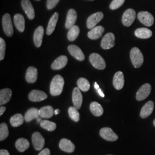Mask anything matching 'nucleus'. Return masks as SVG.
Masks as SVG:
<instances>
[{
  "instance_id": "obj_1",
  "label": "nucleus",
  "mask_w": 155,
  "mask_h": 155,
  "mask_svg": "<svg viewBox=\"0 0 155 155\" xmlns=\"http://www.w3.org/2000/svg\"><path fill=\"white\" fill-rule=\"evenodd\" d=\"M64 81L63 78L60 75H56L53 78L50 84V93L53 96H58L61 94Z\"/></svg>"
},
{
  "instance_id": "obj_2",
  "label": "nucleus",
  "mask_w": 155,
  "mask_h": 155,
  "mask_svg": "<svg viewBox=\"0 0 155 155\" xmlns=\"http://www.w3.org/2000/svg\"><path fill=\"white\" fill-rule=\"evenodd\" d=\"M130 60L133 66L135 68H140L143 64L144 56L137 47L133 48L130 52Z\"/></svg>"
},
{
  "instance_id": "obj_3",
  "label": "nucleus",
  "mask_w": 155,
  "mask_h": 155,
  "mask_svg": "<svg viewBox=\"0 0 155 155\" xmlns=\"http://www.w3.org/2000/svg\"><path fill=\"white\" fill-rule=\"evenodd\" d=\"M89 61L92 66L98 70H104L106 68L105 60L98 54H91L89 56Z\"/></svg>"
},
{
  "instance_id": "obj_4",
  "label": "nucleus",
  "mask_w": 155,
  "mask_h": 155,
  "mask_svg": "<svg viewBox=\"0 0 155 155\" xmlns=\"http://www.w3.org/2000/svg\"><path fill=\"white\" fill-rule=\"evenodd\" d=\"M2 27L6 35L9 37H12L13 35V28L11 17L8 13L5 14L2 17Z\"/></svg>"
},
{
  "instance_id": "obj_5",
  "label": "nucleus",
  "mask_w": 155,
  "mask_h": 155,
  "mask_svg": "<svg viewBox=\"0 0 155 155\" xmlns=\"http://www.w3.org/2000/svg\"><path fill=\"white\" fill-rule=\"evenodd\" d=\"M136 17V12L133 9H128L123 14L122 17V24L125 27L132 25Z\"/></svg>"
},
{
  "instance_id": "obj_6",
  "label": "nucleus",
  "mask_w": 155,
  "mask_h": 155,
  "mask_svg": "<svg viewBox=\"0 0 155 155\" xmlns=\"http://www.w3.org/2000/svg\"><path fill=\"white\" fill-rule=\"evenodd\" d=\"M139 21L144 25L151 27L154 22V17L151 13L148 12H140L137 14Z\"/></svg>"
},
{
  "instance_id": "obj_7",
  "label": "nucleus",
  "mask_w": 155,
  "mask_h": 155,
  "mask_svg": "<svg viewBox=\"0 0 155 155\" xmlns=\"http://www.w3.org/2000/svg\"><path fill=\"white\" fill-rule=\"evenodd\" d=\"M101 137L108 141H115L118 139L117 134L110 127H102L100 131Z\"/></svg>"
},
{
  "instance_id": "obj_8",
  "label": "nucleus",
  "mask_w": 155,
  "mask_h": 155,
  "mask_svg": "<svg viewBox=\"0 0 155 155\" xmlns=\"http://www.w3.org/2000/svg\"><path fill=\"white\" fill-rule=\"evenodd\" d=\"M101 47L104 50H109L115 45V36L113 33L106 34L102 39Z\"/></svg>"
},
{
  "instance_id": "obj_9",
  "label": "nucleus",
  "mask_w": 155,
  "mask_h": 155,
  "mask_svg": "<svg viewBox=\"0 0 155 155\" xmlns=\"http://www.w3.org/2000/svg\"><path fill=\"white\" fill-rule=\"evenodd\" d=\"M151 92V86L149 83H145L140 87L138 90L136 98L138 101H142L145 100Z\"/></svg>"
},
{
  "instance_id": "obj_10",
  "label": "nucleus",
  "mask_w": 155,
  "mask_h": 155,
  "mask_svg": "<svg viewBox=\"0 0 155 155\" xmlns=\"http://www.w3.org/2000/svg\"><path fill=\"white\" fill-rule=\"evenodd\" d=\"M104 18V13L101 12L95 13L88 17L86 22V25L88 29H92L97 25V24Z\"/></svg>"
},
{
  "instance_id": "obj_11",
  "label": "nucleus",
  "mask_w": 155,
  "mask_h": 155,
  "mask_svg": "<svg viewBox=\"0 0 155 155\" xmlns=\"http://www.w3.org/2000/svg\"><path fill=\"white\" fill-rule=\"evenodd\" d=\"M32 141L35 149L36 150H41L44 148L45 140L41 134L38 132L33 133L32 136Z\"/></svg>"
},
{
  "instance_id": "obj_12",
  "label": "nucleus",
  "mask_w": 155,
  "mask_h": 155,
  "mask_svg": "<svg viewBox=\"0 0 155 155\" xmlns=\"http://www.w3.org/2000/svg\"><path fill=\"white\" fill-rule=\"evenodd\" d=\"M68 50L70 54L74 58L79 61H83L85 56L81 49L75 45H70L68 47Z\"/></svg>"
},
{
  "instance_id": "obj_13",
  "label": "nucleus",
  "mask_w": 155,
  "mask_h": 155,
  "mask_svg": "<svg viewBox=\"0 0 155 155\" xmlns=\"http://www.w3.org/2000/svg\"><path fill=\"white\" fill-rule=\"evenodd\" d=\"M72 103L74 107H75L77 109H80L82 102L83 97L81 92V90L78 87H75L72 91Z\"/></svg>"
},
{
  "instance_id": "obj_14",
  "label": "nucleus",
  "mask_w": 155,
  "mask_h": 155,
  "mask_svg": "<svg viewBox=\"0 0 155 155\" xmlns=\"http://www.w3.org/2000/svg\"><path fill=\"white\" fill-rule=\"evenodd\" d=\"M47 95L43 91L33 90L29 94V100L32 102H40L47 99Z\"/></svg>"
},
{
  "instance_id": "obj_15",
  "label": "nucleus",
  "mask_w": 155,
  "mask_h": 155,
  "mask_svg": "<svg viewBox=\"0 0 155 155\" xmlns=\"http://www.w3.org/2000/svg\"><path fill=\"white\" fill-rule=\"evenodd\" d=\"M22 9L26 13L29 19L33 20L35 17V13L33 6L29 0H21Z\"/></svg>"
},
{
  "instance_id": "obj_16",
  "label": "nucleus",
  "mask_w": 155,
  "mask_h": 155,
  "mask_svg": "<svg viewBox=\"0 0 155 155\" xmlns=\"http://www.w3.org/2000/svg\"><path fill=\"white\" fill-rule=\"evenodd\" d=\"M125 83V79L124 74L121 71L117 72L113 80V84L114 88L117 90H120L124 87Z\"/></svg>"
},
{
  "instance_id": "obj_17",
  "label": "nucleus",
  "mask_w": 155,
  "mask_h": 155,
  "mask_svg": "<svg viewBox=\"0 0 155 155\" xmlns=\"http://www.w3.org/2000/svg\"><path fill=\"white\" fill-rule=\"evenodd\" d=\"M77 19V12L74 9H70L67 15L66 21L65 24V27L67 29H70L72 26L75 25Z\"/></svg>"
},
{
  "instance_id": "obj_18",
  "label": "nucleus",
  "mask_w": 155,
  "mask_h": 155,
  "mask_svg": "<svg viewBox=\"0 0 155 155\" xmlns=\"http://www.w3.org/2000/svg\"><path fill=\"white\" fill-rule=\"evenodd\" d=\"M68 63V58L66 56L61 55L56 59L51 65V68L54 70H61L66 66Z\"/></svg>"
},
{
  "instance_id": "obj_19",
  "label": "nucleus",
  "mask_w": 155,
  "mask_h": 155,
  "mask_svg": "<svg viewBox=\"0 0 155 155\" xmlns=\"http://www.w3.org/2000/svg\"><path fill=\"white\" fill-rule=\"evenodd\" d=\"M154 109V102L152 101L147 102L144 105L140 111V116L142 118H146L150 116Z\"/></svg>"
},
{
  "instance_id": "obj_20",
  "label": "nucleus",
  "mask_w": 155,
  "mask_h": 155,
  "mask_svg": "<svg viewBox=\"0 0 155 155\" xmlns=\"http://www.w3.org/2000/svg\"><path fill=\"white\" fill-rule=\"evenodd\" d=\"M44 36V28L42 26H39L36 29L33 35V41L36 47L39 48L42 44Z\"/></svg>"
},
{
  "instance_id": "obj_21",
  "label": "nucleus",
  "mask_w": 155,
  "mask_h": 155,
  "mask_svg": "<svg viewBox=\"0 0 155 155\" xmlns=\"http://www.w3.org/2000/svg\"><path fill=\"white\" fill-rule=\"evenodd\" d=\"M38 72L37 68L34 67H29L26 72L25 79L28 83H35L38 79Z\"/></svg>"
},
{
  "instance_id": "obj_22",
  "label": "nucleus",
  "mask_w": 155,
  "mask_h": 155,
  "mask_svg": "<svg viewBox=\"0 0 155 155\" xmlns=\"http://www.w3.org/2000/svg\"><path fill=\"white\" fill-rule=\"evenodd\" d=\"M59 148L61 150L67 153H72L75 149L74 144L67 139H61L59 143Z\"/></svg>"
},
{
  "instance_id": "obj_23",
  "label": "nucleus",
  "mask_w": 155,
  "mask_h": 155,
  "mask_svg": "<svg viewBox=\"0 0 155 155\" xmlns=\"http://www.w3.org/2000/svg\"><path fill=\"white\" fill-rule=\"evenodd\" d=\"M104 28L102 26H97L91 29L88 32V37L91 40H97L100 38L104 32Z\"/></svg>"
},
{
  "instance_id": "obj_24",
  "label": "nucleus",
  "mask_w": 155,
  "mask_h": 155,
  "mask_svg": "<svg viewBox=\"0 0 155 155\" xmlns=\"http://www.w3.org/2000/svg\"><path fill=\"white\" fill-rule=\"evenodd\" d=\"M13 21L17 30L20 32H23L25 30V19L22 15L16 14L14 16Z\"/></svg>"
},
{
  "instance_id": "obj_25",
  "label": "nucleus",
  "mask_w": 155,
  "mask_h": 155,
  "mask_svg": "<svg viewBox=\"0 0 155 155\" xmlns=\"http://www.w3.org/2000/svg\"><path fill=\"white\" fill-rule=\"evenodd\" d=\"M12 91L10 89H4L0 91V105L7 104L12 98Z\"/></svg>"
},
{
  "instance_id": "obj_26",
  "label": "nucleus",
  "mask_w": 155,
  "mask_h": 155,
  "mask_svg": "<svg viewBox=\"0 0 155 155\" xmlns=\"http://www.w3.org/2000/svg\"><path fill=\"white\" fill-rule=\"evenodd\" d=\"M59 18V13L58 12H55L50 18V21L48 22L46 33L48 35H51L55 30V28L58 22Z\"/></svg>"
},
{
  "instance_id": "obj_27",
  "label": "nucleus",
  "mask_w": 155,
  "mask_h": 155,
  "mask_svg": "<svg viewBox=\"0 0 155 155\" xmlns=\"http://www.w3.org/2000/svg\"><path fill=\"white\" fill-rule=\"evenodd\" d=\"M134 34L140 39H149L152 35V32L148 28H140L135 31Z\"/></svg>"
},
{
  "instance_id": "obj_28",
  "label": "nucleus",
  "mask_w": 155,
  "mask_h": 155,
  "mask_svg": "<svg viewBox=\"0 0 155 155\" xmlns=\"http://www.w3.org/2000/svg\"><path fill=\"white\" fill-rule=\"evenodd\" d=\"M39 110L37 108H31L27 111L25 114V120L26 122H29L32 121L35 119H37L39 118Z\"/></svg>"
},
{
  "instance_id": "obj_29",
  "label": "nucleus",
  "mask_w": 155,
  "mask_h": 155,
  "mask_svg": "<svg viewBox=\"0 0 155 155\" xmlns=\"http://www.w3.org/2000/svg\"><path fill=\"white\" fill-rule=\"evenodd\" d=\"M54 110L51 106H45L39 109V115L41 118H50L53 116Z\"/></svg>"
},
{
  "instance_id": "obj_30",
  "label": "nucleus",
  "mask_w": 155,
  "mask_h": 155,
  "mask_svg": "<svg viewBox=\"0 0 155 155\" xmlns=\"http://www.w3.org/2000/svg\"><path fill=\"white\" fill-rule=\"evenodd\" d=\"M90 109L94 116H101L104 113V109L99 103L93 102L90 105Z\"/></svg>"
},
{
  "instance_id": "obj_31",
  "label": "nucleus",
  "mask_w": 155,
  "mask_h": 155,
  "mask_svg": "<svg viewBox=\"0 0 155 155\" xmlns=\"http://www.w3.org/2000/svg\"><path fill=\"white\" fill-rule=\"evenodd\" d=\"M15 145L17 150L21 152H23L29 148V143L27 139L20 138L17 140Z\"/></svg>"
},
{
  "instance_id": "obj_32",
  "label": "nucleus",
  "mask_w": 155,
  "mask_h": 155,
  "mask_svg": "<svg viewBox=\"0 0 155 155\" xmlns=\"http://www.w3.org/2000/svg\"><path fill=\"white\" fill-rule=\"evenodd\" d=\"M25 120V118L21 114H16L12 117L10 119V122L13 127H18L21 125Z\"/></svg>"
},
{
  "instance_id": "obj_33",
  "label": "nucleus",
  "mask_w": 155,
  "mask_h": 155,
  "mask_svg": "<svg viewBox=\"0 0 155 155\" xmlns=\"http://www.w3.org/2000/svg\"><path fill=\"white\" fill-rule=\"evenodd\" d=\"M77 85L78 87L84 92L88 91L90 88L89 81L84 78H81L78 80Z\"/></svg>"
},
{
  "instance_id": "obj_34",
  "label": "nucleus",
  "mask_w": 155,
  "mask_h": 155,
  "mask_svg": "<svg viewBox=\"0 0 155 155\" xmlns=\"http://www.w3.org/2000/svg\"><path fill=\"white\" fill-rule=\"evenodd\" d=\"M80 29L77 25H74L71 28L69 29L67 33V38L70 41H74L77 39L79 35Z\"/></svg>"
},
{
  "instance_id": "obj_35",
  "label": "nucleus",
  "mask_w": 155,
  "mask_h": 155,
  "mask_svg": "<svg viewBox=\"0 0 155 155\" xmlns=\"http://www.w3.org/2000/svg\"><path fill=\"white\" fill-rule=\"evenodd\" d=\"M40 127L46 129L49 132L54 131L56 128V124L55 122H51L48 120H43L40 122Z\"/></svg>"
},
{
  "instance_id": "obj_36",
  "label": "nucleus",
  "mask_w": 155,
  "mask_h": 155,
  "mask_svg": "<svg viewBox=\"0 0 155 155\" xmlns=\"http://www.w3.org/2000/svg\"><path fill=\"white\" fill-rule=\"evenodd\" d=\"M68 114L70 118L75 122H78L80 119V115L78 109L74 106H71L68 108Z\"/></svg>"
},
{
  "instance_id": "obj_37",
  "label": "nucleus",
  "mask_w": 155,
  "mask_h": 155,
  "mask_svg": "<svg viewBox=\"0 0 155 155\" xmlns=\"http://www.w3.org/2000/svg\"><path fill=\"white\" fill-rule=\"evenodd\" d=\"M9 136V130L6 123H1L0 125V141L5 140Z\"/></svg>"
},
{
  "instance_id": "obj_38",
  "label": "nucleus",
  "mask_w": 155,
  "mask_h": 155,
  "mask_svg": "<svg viewBox=\"0 0 155 155\" xmlns=\"http://www.w3.org/2000/svg\"><path fill=\"white\" fill-rule=\"evenodd\" d=\"M6 43L2 38H0V60L2 61L5 55Z\"/></svg>"
},
{
  "instance_id": "obj_39",
  "label": "nucleus",
  "mask_w": 155,
  "mask_h": 155,
  "mask_svg": "<svg viewBox=\"0 0 155 155\" xmlns=\"http://www.w3.org/2000/svg\"><path fill=\"white\" fill-rule=\"evenodd\" d=\"M125 0H113L110 5V9L111 10H116L120 8L124 4Z\"/></svg>"
},
{
  "instance_id": "obj_40",
  "label": "nucleus",
  "mask_w": 155,
  "mask_h": 155,
  "mask_svg": "<svg viewBox=\"0 0 155 155\" xmlns=\"http://www.w3.org/2000/svg\"><path fill=\"white\" fill-rule=\"evenodd\" d=\"M60 0H47V8L48 9L51 10L55 7L58 4Z\"/></svg>"
},
{
  "instance_id": "obj_41",
  "label": "nucleus",
  "mask_w": 155,
  "mask_h": 155,
  "mask_svg": "<svg viewBox=\"0 0 155 155\" xmlns=\"http://www.w3.org/2000/svg\"><path fill=\"white\" fill-rule=\"evenodd\" d=\"M50 150L48 148H45L42 150L38 155H50Z\"/></svg>"
},
{
  "instance_id": "obj_42",
  "label": "nucleus",
  "mask_w": 155,
  "mask_h": 155,
  "mask_svg": "<svg viewBox=\"0 0 155 155\" xmlns=\"http://www.w3.org/2000/svg\"><path fill=\"white\" fill-rule=\"evenodd\" d=\"M0 155H10L9 152L5 150H0Z\"/></svg>"
},
{
  "instance_id": "obj_43",
  "label": "nucleus",
  "mask_w": 155,
  "mask_h": 155,
  "mask_svg": "<svg viewBox=\"0 0 155 155\" xmlns=\"http://www.w3.org/2000/svg\"><path fill=\"white\" fill-rule=\"evenodd\" d=\"M5 106H1V107H0V116H1L4 114V113L5 111Z\"/></svg>"
},
{
  "instance_id": "obj_44",
  "label": "nucleus",
  "mask_w": 155,
  "mask_h": 155,
  "mask_svg": "<svg viewBox=\"0 0 155 155\" xmlns=\"http://www.w3.org/2000/svg\"><path fill=\"white\" fill-rule=\"evenodd\" d=\"M97 91H98V94H100V96H101L102 97H105V95H104V94L103 93V92L102 91L101 89L99 88V89H97Z\"/></svg>"
},
{
  "instance_id": "obj_45",
  "label": "nucleus",
  "mask_w": 155,
  "mask_h": 155,
  "mask_svg": "<svg viewBox=\"0 0 155 155\" xmlns=\"http://www.w3.org/2000/svg\"><path fill=\"white\" fill-rule=\"evenodd\" d=\"M94 87H95V89H96V90H97V89H98L100 88L99 85L97 84V82H95V83H94Z\"/></svg>"
},
{
  "instance_id": "obj_46",
  "label": "nucleus",
  "mask_w": 155,
  "mask_h": 155,
  "mask_svg": "<svg viewBox=\"0 0 155 155\" xmlns=\"http://www.w3.org/2000/svg\"><path fill=\"white\" fill-rule=\"evenodd\" d=\"M59 113H60V110L59 109H56L54 111V114H56V115L58 114Z\"/></svg>"
},
{
  "instance_id": "obj_47",
  "label": "nucleus",
  "mask_w": 155,
  "mask_h": 155,
  "mask_svg": "<svg viewBox=\"0 0 155 155\" xmlns=\"http://www.w3.org/2000/svg\"><path fill=\"white\" fill-rule=\"evenodd\" d=\"M37 120H38V122H39V121H41V119H40V118H37Z\"/></svg>"
},
{
  "instance_id": "obj_48",
  "label": "nucleus",
  "mask_w": 155,
  "mask_h": 155,
  "mask_svg": "<svg viewBox=\"0 0 155 155\" xmlns=\"http://www.w3.org/2000/svg\"><path fill=\"white\" fill-rule=\"evenodd\" d=\"M153 125H154V126H155V120H154V121H153Z\"/></svg>"
},
{
  "instance_id": "obj_49",
  "label": "nucleus",
  "mask_w": 155,
  "mask_h": 155,
  "mask_svg": "<svg viewBox=\"0 0 155 155\" xmlns=\"http://www.w3.org/2000/svg\"><path fill=\"white\" fill-rule=\"evenodd\" d=\"M36 1H40V0H36Z\"/></svg>"
},
{
  "instance_id": "obj_50",
  "label": "nucleus",
  "mask_w": 155,
  "mask_h": 155,
  "mask_svg": "<svg viewBox=\"0 0 155 155\" xmlns=\"http://www.w3.org/2000/svg\"></svg>"
}]
</instances>
